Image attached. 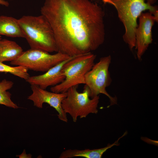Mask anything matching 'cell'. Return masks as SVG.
Here are the masks:
<instances>
[{
    "instance_id": "13",
    "label": "cell",
    "mask_w": 158,
    "mask_h": 158,
    "mask_svg": "<svg viewBox=\"0 0 158 158\" xmlns=\"http://www.w3.org/2000/svg\"><path fill=\"white\" fill-rule=\"evenodd\" d=\"M11 37L24 38L18 19L4 15L0 16V35Z\"/></svg>"
},
{
    "instance_id": "7",
    "label": "cell",
    "mask_w": 158,
    "mask_h": 158,
    "mask_svg": "<svg viewBox=\"0 0 158 158\" xmlns=\"http://www.w3.org/2000/svg\"><path fill=\"white\" fill-rule=\"evenodd\" d=\"M71 57L59 52L51 54L43 51L30 49L24 51L18 58L10 62V64L25 67L28 70L36 71L46 72Z\"/></svg>"
},
{
    "instance_id": "11",
    "label": "cell",
    "mask_w": 158,
    "mask_h": 158,
    "mask_svg": "<svg viewBox=\"0 0 158 158\" xmlns=\"http://www.w3.org/2000/svg\"><path fill=\"white\" fill-rule=\"evenodd\" d=\"M123 137L122 136L113 143L109 144L106 147L99 149L83 150L68 149L61 154L60 158H71L74 157H82L86 158H101L103 154L108 149L114 146L119 145L118 141Z\"/></svg>"
},
{
    "instance_id": "19",
    "label": "cell",
    "mask_w": 158,
    "mask_h": 158,
    "mask_svg": "<svg viewBox=\"0 0 158 158\" xmlns=\"http://www.w3.org/2000/svg\"><path fill=\"white\" fill-rule=\"evenodd\" d=\"M12 0V1H13V0Z\"/></svg>"
},
{
    "instance_id": "6",
    "label": "cell",
    "mask_w": 158,
    "mask_h": 158,
    "mask_svg": "<svg viewBox=\"0 0 158 158\" xmlns=\"http://www.w3.org/2000/svg\"><path fill=\"white\" fill-rule=\"evenodd\" d=\"M111 61L110 55L101 58L85 76V84L89 89L90 97L92 98L100 94H104L109 98L110 106L117 103L116 97L111 96L106 90L112 82L109 70Z\"/></svg>"
},
{
    "instance_id": "4",
    "label": "cell",
    "mask_w": 158,
    "mask_h": 158,
    "mask_svg": "<svg viewBox=\"0 0 158 158\" xmlns=\"http://www.w3.org/2000/svg\"><path fill=\"white\" fill-rule=\"evenodd\" d=\"M96 57V55L91 52L71 57L61 69L64 80L60 84L51 87V91L57 93L66 92L71 87L85 84V75L95 64Z\"/></svg>"
},
{
    "instance_id": "9",
    "label": "cell",
    "mask_w": 158,
    "mask_h": 158,
    "mask_svg": "<svg viewBox=\"0 0 158 158\" xmlns=\"http://www.w3.org/2000/svg\"><path fill=\"white\" fill-rule=\"evenodd\" d=\"M138 18L139 24L135 33V48L137 58L140 60L152 42V30L156 20L149 12L142 13Z\"/></svg>"
},
{
    "instance_id": "17",
    "label": "cell",
    "mask_w": 158,
    "mask_h": 158,
    "mask_svg": "<svg viewBox=\"0 0 158 158\" xmlns=\"http://www.w3.org/2000/svg\"><path fill=\"white\" fill-rule=\"evenodd\" d=\"M145 1L147 3L152 5H153L157 1V0H145Z\"/></svg>"
},
{
    "instance_id": "20",
    "label": "cell",
    "mask_w": 158,
    "mask_h": 158,
    "mask_svg": "<svg viewBox=\"0 0 158 158\" xmlns=\"http://www.w3.org/2000/svg\"></svg>"
},
{
    "instance_id": "16",
    "label": "cell",
    "mask_w": 158,
    "mask_h": 158,
    "mask_svg": "<svg viewBox=\"0 0 158 158\" xmlns=\"http://www.w3.org/2000/svg\"><path fill=\"white\" fill-rule=\"evenodd\" d=\"M0 4L6 6H8L9 5V3L4 0H0Z\"/></svg>"
},
{
    "instance_id": "15",
    "label": "cell",
    "mask_w": 158,
    "mask_h": 158,
    "mask_svg": "<svg viewBox=\"0 0 158 158\" xmlns=\"http://www.w3.org/2000/svg\"><path fill=\"white\" fill-rule=\"evenodd\" d=\"M28 70V69L25 67L11 66L0 61V72L9 73L26 80L30 76Z\"/></svg>"
},
{
    "instance_id": "8",
    "label": "cell",
    "mask_w": 158,
    "mask_h": 158,
    "mask_svg": "<svg viewBox=\"0 0 158 158\" xmlns=\"http://www.w3.org/2000/svg\"><path fill=\"white\" fill-rule=\"evenodd\" d=\"M31 88L32 93L28 96V99L33 102L34 106L42 108L44 103H47L57 111L60 120L64 122H68L66 114L61 106L62 101L67 96V92L57 93L50 92L34 85H31Z\"/></svg>"
},
{
    "instance_id": "1",
    "label": "cell",
    "mask_w": 158,
    "mask_h": 158,
    "mask_svg": "<svg viewBox=\"0 0 158 158\" xmlns=\"http://www.w3.org/2000/svg\"><path fill=\"white\" fill-rule=\"evenodd\" d=\"M40 12L52 28L58 52L73 57L95 50L104 42L105 13L96 3L45 0Z\"/></svg>"
},
{
    "instance_id": "18",
    "label": "cell",
    "mask_w": 158,
    "mask_h": 158,
    "mask_svg": "<svg viewBox=\"0 0 158 158\" xmlns=\"http://www.w3.org/2000/svg\"><path fill=\"white\" fill-rule=\"evenodd\" d=\"M1 39V35H0V39Z\"/></svg>"
},
{
    "instance_id": "14",
    "label": "cell",
    "mask_w": 158,
    "mask_h": 158,
    "mask_svg": "<svg viewBox=\"0 0 158 158\" xmlns=\"http://www.w3.org/2000/svg\"><path fill=\"white\" fill-rule=\"evenodd\" d=\"M14 83L6 79L0 81V104L14 109L19 107L11 99V94L7 90L13 86Z\"/></svg>"
},
{
    "instance_id": "10",
    "label": "cell",
    "mask_w": 158,
    "mask_h": 158,
    "mask_svg": "<svg viewBox=\"0 0 158 158\" xmlns=\"http://www.w3.org/2000/svg\"><path fill=\"white\" fill-rule=\"evenodd\" d=\"M71 58L55 65L43 74L30 76L26 81L31 85H37L44 90L49 86L60 84L65 78L61 73V69L63 65Z\"/></svg>"
},
{
    "instance_id": "12",
    "label": "cell",
    "mask_w": 158,
    "mask_h": 158,
    "mask_svg": "<svg viewBox=\"0 0 158 158\" xmlns=\"http://www.w3.org/2000/svg\"><path fill=\"white\" fill-rule=\"evenodd\" d=\"M23 51L15 42L6 39H0V61L11 62L18 58Z\"/></svg>"
},
{
    "instance_id": "5",
    "label": "cell",
    "mask_w": 158,
    "mask_h": 158,
    "mask_svg": "<svg viewBox=\"0 0 158 158\" xmlns=\"http://www.w3.org/2000/svg\"><path fill=\"white\" fill-rule=\"evenodd\" d=\"M78 86H73L67 90V96L61 103L63 110L70 115L74 122L79 117L86 118L90 114H97L99 99V95L90 99L89 89L85 85L83 92H78Z\"/></svg>"
},
{
    "instance_id": "3",
    "label": "cell",
    "mask_w": 158,
    "mask_h": 158,
    "mask_svg": "<svg viewBox=\"0 0 158 158\" xmlns=\"http://www.w3.org/2000/svg\"><path fill=\"white\" fill-rule=\"evenodd\" d=\"M18 20L30 49L49 53L58 52L53 30L44 16H23Z\"/></svg>"
},
{
    "instance_id": "2",
    "label": "cell",
    "mask_w": 158,
    "mask_h": 158,
    "mask_svg": "<svg viewBox=\"0 0 158 158\" xmlns=\"http://www.w3.org/2000/svg\"><path fill=\"white\" fill-rule=\"evenodd\" d=\"M102 1L104 4L113 6L116 9L118 18L125 29L123 40L132 51L135 46L138 19L146 10L154 16L157 17V6L149 4L145 0H102Z\"/></svg>"
}]
</instances>
